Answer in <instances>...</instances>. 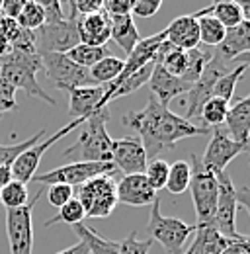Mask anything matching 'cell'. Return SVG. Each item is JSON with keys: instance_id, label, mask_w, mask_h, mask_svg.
Returning <instances> with one entry per match:
<instances>
[{"instance_id": "obj_44", "label": "cell", "mask_w": 250, "mask_h": 254, "mask_svg": "<svg viewBox=\"0 0 250 254\" xmlns=\"http://www.w3.org/2000/svg\"><path fill=\"white\" fill-rule=\"evenodd\" d=\"M76 16H90V14H98L104 10V2L102 0H74L70 2Z\"/></svg>"}, {"instance_id": "obj_40", "label": "cell", "mask_w": 250, "mask_h": 254, "mask_svg": "<svg viewBox=\"0 0 250 254\" xmlns=\"http://www.w3.org/2000/svg\"><path fill=\"white\" fill-rule=\"evenodd\" d=\"M74 197V188L70 186H64V184H53V186H47V199L53 207H59L61 209L64 203H68L70 199Z\"/></svg>"}, {"instance_id": "obj_7", "label": "cell", "mask_w": 250, "mask_h": 254, "mask_svg": "<svg viewBox=\"0 0 250 254\" xmlns=\"http://www.w3.org/2000/svg\"><path fill=\"white\" fill-rule=\"evenodd\" d=\"M160 201L156 199L151 205V217H149V235L151 241L162 245V249L168 254H184V245L188 239L195 233V225H188L176 217H164L160 213Z\"/></svg>"}, {"instance_id": "obj_14", "label": "cell", "mask_w": 250, "mask_h": 254, "mask_svg": "<svg viewBox=\"0 0 250 254\" xmlns=\"http://www.w3.org/2000/svg\"><path fill=\"white\" fill-rule=\"evenodd\" d=\"M112 164L118 168V172H124V176L145 174L149 159H147V153H145L141 139L135 135H129L124 139H114Z\"/></svg>"}, {"instance_id": "obj_52", "label": "cell", "mask_w": 250, "mask_h": 254, "mask_svg": "<svg viewBox=\"0 0 250 254\" xmlns=\"http://www.w3.org/2000/svg\"><path fill=\"white\" fill-rule=\"evenodd\" d=\"M239 6H241V12H243V18L250 22V0L249 2H239Z\"/></svg>"}, {"instance_id": "obj_9", "label": "cell", "mask_w": 250, "mask_h": 254, "mask_svg": "<svg viewBox=\"0 0 250 254\" xmlns=\"http://www.w3.org/2000/svg\"><path fill=\"white\" fill-rule=\"evenodd\" d=\"M237 64L233 61H227L223 59L219 53L213 51L211 55V61L207 63V66L203 68L201 76L191 84L189 92L186 94V100H184V106H186V118L184 120H193V118H199V112L203 108V104L213 96V86L221 76H225L227 72H231Z\"/></svg>"}, {"instance_id": "obj_4", "label": "cell", "mask_w": 250, "mask_h": 254, "mask_svg": "<svg viewBox=\"0 0 250 254\" xmlns=\"http://www.w3.org/2000/svg\"><path fill=\"white\" fill-rule=\"evenodd\" d=\"M189 168H191V178L188 190L191 191V199L195 207V217H197L195 225H211L219 195L217 176L207 166H203L197 155H189Z\"/></svg>"}, {"instance_id": "obj_24", "label": "cell", "mask_w": 250, "mask_h": 254, "mask_svg": "<svg viewBox=\"0 0 250 254\" xmlns=\"http://www.w3.org/2000/svg\"><path fill=\"white\" fill-rule=\"evenodd\" d=\"M112 39L125 51V55H129L135 45L141 41V35L137 32V26L133 22V16H112Z\"/></svg>"}, {"instance_id": "obj_39", "label": "cell", "mask_w": 250, "mask_h": 254, "mask_svg": "<svg viewBox=\"0 0 250 254\" xmlns=\"http://www.w3.org/2000/svg\"><path fill=\"white\" fill-rule=\"evenodd\" d=\"M153 247V241H139L137 239V231L133 229L125 241L120 243V254H149Z\"/></svg>"}, {"instance_id": "obj_1", "label": "cell", "mask_w": 250, "mask_h": 254, "mask_svg": "<svg viewBox=\"0 0 250 254\" xmlns=\"http://www.w3.org/2000/svg\"><path fill=\"white\" fill-rule=\"evenodd\" d=\"M122 124L137 133L149 160L158 159L162 151L176 147L178 141L211 133L209 127L193 126L172 110L162 108L153 96L143 110H131L124 114Z\"/></svg>"}, {"instance_id": "obj_27", "label": "cell", "mask_w": 250, "mask_h": 254, "mask_svg": "<svg viewBox=\"0 0 250 254\" xmlns=\"http://www.w3.org/2000/svg\"><path fill=\"white\" fill-rule=\"evenodd\" d=\"M70 61L82 68H92L96 63H100L102 59L110 57V51L108 47H92V45H84V43H78L76 47H72L68 53H64Z\"/></svg>"}, {"instance_id": "obj_50", "label": "cell", "mask_w": 250, "mask_h": 254, "mask_svg": "<svg viewBox=\"0 0 250 254\" xmlns=\"http://www.w3.org/2000/svg\"><path fill=\"white\" fill-rule=\"evenodd\" d=\"M10 182H12V168H10V166L0 164V190H2V188H6Z\"/></svg>"}, {"instance_id": "obj_17", "label": "cell", "mask_w": 250, "mask_h": 254, "mask_svg": "<svg viewBox=\"0 0 250 254\" xmlns=\"http://www.w3.org/2000/svg\"><path fill=\"white\" fill-rule=\"evenodd\" d=\"M156 199V191L151 188L145 174H131L122 176L118 180V201L133 207L153 205Z\"/></svg>"}, {"instance_id": "obj_38", "label": "cell", "mask_w": 250, "mask_h": 254, "mask_svg": "<svg viewBox=\"0 0 250 254\" xmlns=\"http://www.w3.org/2000/svg\"><path fill=\"white\" fill-rule=\"evenodd\" d=\"M168 172H170V164L162 159L149 160L147 168H145V178L149 180L151 188L155 191L164 190L166 188V180H168Z\"/></svg>"}, {"instance_id": "obj_37", "label": "cell", "mask_w": 250, "mask_h": 254, "mask_svg": "<svg viewBox=\"0 0 250 254\" xmlns=\"http://www.w3.org/2000/svg\"><path fill=\"white\" fill-rule=\"evenodd\" d=\"M84 217H86V213H84L80 201H78L76 197H72L68 203L62 205L61 209H59V213H57L53 219L45 221V227H51V225H55V223H66V225L74 227V225H80Z\"/></svg>"}, {"instance_id": "obj_33", "label": "cell", "mask_w": 250, "mask_h": 254, "mask_svg": "<svg viewBox=\"0 0 250 254\" xmlns=\"http://www.w3.org/2000/svg\"><path fill=\"white\" fill-rule=\"evenodd\" d=\"M245 72H247V66H245V64H237L231 72H227L225 76H221L217 82H215V86H213V96L231 104V100H233V96H235V88H237V84H239V80L243 78Z\"/></svg>"}, {"instance_id": "obj_2", "label": "cell", "mask_w": 250, "mask_h": 254, "mask_svg": "<svg viewBox=\"0 0 250 254\" xmlns=\"http://www.w3.org/2000/svg\"><path fill=\"white\" fill-rule=\"evenodd\" d=\"M110 122V110L104 108L90 116L74 145H70L62 157L70 162H112V143L106 124Z\"/></svg>"}, {"instance_id": "obj_23", "label": "cell", "mask_w": 250, "mask_h": 254, "mask_svg": "<svg viewBox=\"0 0 250 254\" xmlns=\"http://www.w3.org/2000/svg\"><path fill=\"white\" fill-rule=\"evenodd\" d=\"M229 239L219 235L213 225H195L193 243L188 249V254H221L225 251Z\"/></svg>"}, {"instance_id": "obj_47", "label": "cell", "mask_w": 250, "mask_h": 254, "mask_svg": "<svg viewBox=\"0 0 250 254\" xmlns=\"http://www.w3.org/2000/svg\"><path fill=\"white\" fill-rule=\"evenodd\" d=\"M24 0H2V8H0V16H6V18H12V20H18L22 8H24Z\"/></svg>"}, {"instance_id": "obj_31", "label": "cell", "mask_w": 250, "mask_h": 254, "mask_svg": "<svg viewBox=\"0 0 250 254\" xmlns=\"http://www.w3.org/2000/svg\"><path fill=\"white\" fill-rule=\"evenodd\" d=\"M209 6H211V16H213L215 20H219L227 30L239 26L241 22H245L239 2L223 0V2H213V4H209Z\"/></svg>"}, {"instance_id": "obj_36", "label": "cell", "mask_w": 250, "mask_h": 254, "mask_svg": "<svg viewBox=\"0 0 250 254\" xmlns=\"http://www.w3.org/2000/svg\"><path fill=\"white\" fill-rule=\"evenodd\" d=\"M28 203V186L22 182L12 180L6 188L0 190V207L4 205L6 209H18Z\"/></svg>"}, {"instance_id": "obj_51", "label": "cell", "mask_w": 250, "mask_h": 254, "mask_svg": "<svg viewBox=\"0 0 250 254\" xmlns=\"http://www.w3.org/2000/svg\"><path fill=\"white\" fill-rule=\"evenodd\" d=\"M57 254H90V251H88V247H86L82 241H78L74 247L64 249V251H61V253H57Z\"/></svg>"}, {"instance_id": "obj_30", "label": "cell", "mask_w": 250, "mask_h": 254, "mask_svg": "<svg viewBox=\"0 0 250 254\" xmlns=\"http://www.w3.org/2000/svg\"><path fill=\"white\" fill-rule=\"evenodd\" d=\"M227 112H229V102H225V100H221V98L211 96V98L203 104V108H201V112H199V118L203 120L205 127L215 129V127L225 126Z\"/></svg>"}, {"instance_id": "obj_15", "label": "cell", "mask_w": 250, "mask_h": 254, "mask_svg": "<svg viewBox=\"0 0 250 254\" xmlns=\"http://www.w3.org/2000/svg\"><path fill=\"white\" fill-rule=\"evenodd\" d=\"M243 153V145L233 141L227 131L221 127L211 129V141L207 143V149L203 157H199L203 166H207L211 172H225V168Z\"/></svg>"}, {"instance_id": "obj_22", "label": "cell", "mask_w": 250, "mask_h": 254, "mask_svg": "<svg viewBox=\"0 0 250 254\" xmlns=\"http://www.w3.org/2000/svg\"><path fill=\"white\" fill-rule=\"evenodd\" d=\"M213 51L227 61H235L237 57L250 53V22L245 20L239 26L229 28L225 33V39Z\"/></svg>"}, {"instance_id": "obj_5", "label": "cell", "mask_w": 250, "mask_h": 254, "mask_svg": "<svg viewBox=\"0 0 250 254\" xmlns=\"http://www.w3.org/2000/svg\"><path fill=\"white\" fill-rule=\"evenodd\" d=\"M86 217L92 219H106L114 213L118 201V180L114 176H98L88 182H84L82 186L76 188L74 195Z\"/></svg>"}, {"instance_id": "obj_12", "label": "cell", "mask_w": 250, "mask_h": 254, "mask_svg": "<svg viewBox=\"0 0 250 254\" xmlns=\"http://www.w3.org/2000/svg\"><path fill=\"white\" fill-rule=\"evenodd\" d=\"M43 188L24 207L6 209V233L10 243V254H31L33 251V221L31 213L35 203L41 199Z\"/></svg>"}, {"instance_id": "obj_26", "label": "cell", "mask_w": 250, "mask_h": 254, "mask_svg": "<svg viewBox=\"0 0 250 254\" xmlns=\"http://www.w3.org/2000/svg\"><path fill=\"white\" fill-rule=\"evenodd\" d=\"M122 70H124V59L110 55L90 68V78L96 86H108L122 74Z\"/></svg>"}, {"instance_id": "obj_48", "label": "cell", "mask_w": 250, "mask_h": 254, "mask_svg": "<svg viewBox=\"0 0 250 254\" xmlns=\"http://www.w3.org/2000/svg\"><path fill=\"white\" fill-rule=\"evenodd\" d=\"M221 254H250V239L243 237L237 241H229Z\"/></svg>"}, {"instance_id": "obj_28", "label": "cell", "mask_w": 250, "mask_h": 254, "mask_svg": "<svg viewBox=\"0 0 250 254\" xmlns=\"http://www.w3.org/2000/svg\"><path fill=\"white\" fill-rule=\"evenodd\" d=\"M197 26H199V43L207 45L209 49L219 47L221 41L225 39L227 28H225L219 20H215L211 14L197 18Z\"/></svg>"}, {"instance_id": "obj_13", "label": "cell", "mask_w": 250, "mask_h": 254, "mask_svg": "<svg viewBox=\"0 0 250 254\" xmlns=\"http://www.w3.org/2000/svg\"><path fill=\"white\" fill-rule=\"evenodd\" d=\"M86 120H72L68 126H64L62 129H59L57 133H53L51 137H47L45 141H39L37 145H33L30 147L28 151H24L18 159L14 160V164L10 166L12 168V180H16V182H22V184H30L31 180H33V176L37 174V166H39V162L43 159V155L59 141L62 137H66L70 131H74L78 126H82Z\"/></svg>"}, {"instance_id": "obj_32", "label": "cell", "mask_w": 250, "mask_h": 254, "mask_svg": "<svg viewBox=\"0 0 250 254\" xmlns=\"http://www.w3.org/2000/svg\"><path fill=\"white\" fill-rule=\"evenodd\" d=\"M189 178H191V168L188 160H176L170 164L168 180H166V190L170 193H184L189 188Z\"/></svg>"}, {"instance_id": "obj_34", "label": "cell", "mask_w": 250, "mask_h": 254, "mask_svg": "<svg viewBox=\"0 0 250 254\" xmlns=\"http://www.w3.org/2000/svg\"><path fill=\"white\" fill-rule=\"evenodd\" d=\"M18 26L22 30H28V32H37L43 24H45V10L41 6V2H26L20 16H18Z\"/></svg>"}, {"instance_id": "obj_35", "label": "cell", "mask_w": 250, "mask_h": 254, "mask_svg": "<svg viewBox=\"0 0 250 254\" xmlns=\"http://www.w3.org/2000/svg\"><path fill=\"white\" fill-rule=\"evenodd\" d=\"M43 137H45V129L37 131L33 137L26 139V141H22V143H14V145H2V143H0V164H4V166H12L14 160L18 159L24 151H28L30 147L37 145L39 141H43Z\"/></svg>"}, {"instance_id": "obj_21", "label": "cell", "mask_w": 250, "mask_h": 254, "mask_svg": "<svg viewBox=\"0 0 250 254\" xmlns=\"http://www.w3.org/2000/svg\"><path fill=\"white\" fill-rule=\"evenodd\" d=\"M225 126L233 141L241 145L247 143L250 135V94L247 98H239L235 104H229Z\"/></svg>"}, {"instance_id": "obj_11", "label": "cell", "mask_w": 250, "mask_h": 254, "mask_svg": "<svg viewBox=\"0 0 250 254\" xmlns=\"http://www.w3.org/2000/svg\"><path fill=\"white\" fill-rule=\"evenodd\" d=\"M39 57H41L43 70L47 72V78L55 84V88L68 92V90L80 88V86H96L90 78V70L74 64L66 55L45 53Z\"/></svg>"}, {"instance_id": "obj_43", "label": "cell", "mask_w": 250, "mask_h": 254, "mask_svg": "<svg viewBox=\"0 0 250 254\" xmlns=\"http://www.w3.org/2000/svg\"><path fill=\"white\" fill-rule=\"evenodd\" d=\"M160 8H162V2L160 0H133L131 16H137V18H153Z\"/></svg>"}, {"instance_id": "obj_46", "label": "cell", "mask_w": 250, "mask_h": 254, "mask_svg": "<svg viewBox=\"0 0 250 254\" xmlns=\"http://www.w3.org/2000/svg\"><path fill=\"white\" fill-rule=\"evenodd\" d=\"M43 10H45V24H53V22H61L66 16L62 14V4L57 0L51 2H41Z\"/></svg>"}, {"instance_id": "obj_20", "label": "cell", "mask_w": 250, "mask_h": 254, "mask_svg": "<svg viewBox=\"0 0 250 254\" xmlns=\"http://www.w3.org/2000/svg\"><path fill=\"white\" fill-rule=\"evenodd\" d=\"M164 33H166V41L182 51L199 47V26H197V18L193 14L178 16L176 20H172L168 24Z\"/></svg>"}, {"instance_id": "obj_54", "label": "cell", "mask_w": 250, "mask_h": 254, "mask_svg": "<svg viewBox=\"0 0 250 254\" xmlns=\"http://www.w3.org/2000/svg\"><path fill=\"white\" fill-rule=\"evenodd\" d=\"M243 153H247V155H250V135H249V139H247V143L243 145Z\"/></svg>"}, {"instance_id": "obj_45", "label": "cell", "mask_w": 250, "mask_h": 254, "mask_svg": "<svg viewBox=\"0 0 250 254\" xmlns=\"http://www.w3.org/2000/svg\"><path fill=\"white\" fill-rule=\"evenodd\" d=\"M131 6H133V0H106L104 12L110 18L112 16H127V14H131Z\"/></svg>"}, {"instance_id": "obj_56", "label": "cell", "mask_w": 250, "mask_h": 254, "mask_svg": "<svg viewBox=\"0 0 250 254\" xmlns=\"http://www.w3.org/2000/svg\"><path fill=\"white\" fill-rule=\"evenodd\" d=\"M184 254H188V253H184Z\"/></svg>"}, {"instance_id": "obj_53", "label": "cell", "mask_w": 250, "mask_h": 254, "mask_svg": "<svg viewBox=\"0 0 250 254\" xmlns=\"http://www.w3.org/2000/svg\"><path fill=\"white\" fill-rule=\"evenodd\" d=\"M233 63H235V64H245L247 68H250V53H247V55H241V57H237Z\"/></svg>"}, {"instance_id": "obj_10", "label": "cell", "mask_w": 250, "mask_h": 254, "mask_svg": "<svg viewBox=\"0 0 250 254\" xmlns=\"http://www.w3.org/2000/svg\"><path fill=\"white\" fill-rule=\"evenodd\" d=\"M217 184H219V195H217V207L213 215V229L219 235H223L229 241L243 239L237 231V209H239V199H237V188L227 172H217Z\"/></svg>"}, {"instance_id": "obj_49", "label": "cell", "mask_w": 250, "mask_h": 254, "mask_svg": "<svg viewBox=\"0 0 250 254\" xmlns=\"http://www.w3.org/2000/svg\"><path fill=\"white\" fill-rule=\"evenodd\" d=\"M237 199H239V205H243L250 215V188H247V186L237 188Z\"/></svg>"}, {"instance_id": "obj_55", "label": "cell", "mask_w": 250, "mask_h": 254, "mask_svg": "<svg viewBox=\"0 0 250 254\" xmlns=\"http://www.w3.org/2000/svg\"><path fill=\"white\" fill-rule=\"evenodd\" d=\"M0 8H2V0H0Z\"/></svg>"}, {"instance_id": "obj_6", "label": "cell", "mask_w": 250, "mask_h": 254, "mask_svg": "<svg viewBox=\"0 0 250 254\" xmlns=\"http://www.w3.org/2000/svg\"><path fill=\"white\" fill-rule=\"evenodd\" d=\"M118 168L112 162H66L59 168H53L43 174H35L33 182L43 184V186H53V184H64L70 188H78L84 182L98 178V176H114L116 178Z\"/></svg>"}, {"instance_id": "obj_16", "label": "cell", "mask_w": 250, "mask_h": 254, "mask_svg": "<svg viewBox=\"0 0 250 254\" xmlns=\"http://www.w3.org/2000/svg\"><path fill=\"white\" fill-rule=\"evenodd\" d=\"M151 86V96L155 98L156 102L162 106V108H168V104L178 98V96H186L191 88V84L178 78V76H172L168 74L160 64L153 66V72H151V78L147 82Z\"/></svg>"}, {"instance_id": "obj_29", "label": "cell", "mask_w": 250, "mask_h": 254, "mask_svg": "<svg viewBox=\"0 0 250 254\" xmlns=\"http://www.w3.org/2000/svg\"><path fill=\"white\" fill-rule=\"evenodd\" d=\"M211 55H213V49H199V47H195V49L186 51V70L182 74V80L193 84L201 76V72L207 66V63L211 61Z\"/></svg>"}, {"instance_id": "obj_19", "label": "cell", "mask_w": 250, "mask_h": 254, "mask_svg": "<svg viewBox=\"0 0 250 254\" xmlns=\"http://www.w3.org/2000/svg\"><path fill=\"white\" fill-rule=\"evenodd\" d=\"M68 94V114L74 120H88L96 112L104 110L102 98L104 86H80L66 92Z\"/></svg>"}, {"instance_id": "obj_25", "label": "cell", "mask_w": 250, "mask_h": 254, "mask_svg": "<svg viewBox=\"0 0 250 254\" xmlns=\"http://www.w3.org/2000/svg\"><path fill=\"white\" fill-rule=\"evenodd\" d=\"M72 229H74V233L78 235V239L88 247L90 254H120V243L102 239L94 229L86 227L84 223L74 225Z\"/></svg>"}, {"instance_id": "obj_41", "label": "cell", "mask_w": 250, "mask_h": 254, "mask_svg": "<svg viewBox=\"0 0 250 254\" xmlns=\"http://www.w3.org/2000/svg\"><path fill=\"white\" fill-rule=\"evenodd\" d=\"M10 45H12V51H16V53H24V55H33V53H37V47H35V32L20 30Z\"/></svg>"}, {"instance_id": "obj_42", "label": "cell", "mask_w": 250, "mask_h": 254, "mask_svg": "<svg viewBox=\"0 0 250 254\" xmlns=\"http://www.w3.org/2000/svg\"><path fill=\"white\" fill-rule=\"evenodd\" d=\"M16 108V88L0 78V118Z\"/></svg>"}, {"instance_id": "obj_8", "label": "cell", "mask_w": 250, "mask_h": 254, "mask_svg": "<svg viewBox=\"0 0 250 254\" xmlns=\"http://www.w3.org/2000/svg\"><path fill=\"white\" fill-rule=\"evenodd\" d=\"M68 8H70V14L64 20L53 22V24H43L35 32L37 55H45V53H62L64 55L80 43L78 30H76L78 16H76L70 2H68Z\"/></svg>"}, {"instance_id": "obj_18", "label": "cell", "mask_w": 250, "mask_h": 254, "mask_svg": "<svg viewBox=\"0 0 250 254\" xmlns=\"http://www.w3.org/2000/svg\"><path fill=\"white\" fill-rule=\"evenodd\" d=\"M76 30H78L80 43L84 45L106 47V43L112 39V22L104 10L90 16H78Z\"/></svg>"}, {"instance_id": "obj_3", "label": "cell", "mask_w": 250, "mask_h": 254, "mask_svg": "<svg viewBox=\"0 0 250 254\" xmlns=\"http://www.w3.org/2000/svg\"><path fill=\"white\" fill-rule=\"evenodd\" d=\"M41 68H43V64H41V57L37 53L24 55V53L10 51L6 57L0 59V78L10 82L16 90H24L28 96L39 98V100L55 106L57 104L55 98L47 94L35 78Z\"/></svg>"}]
</instances>
